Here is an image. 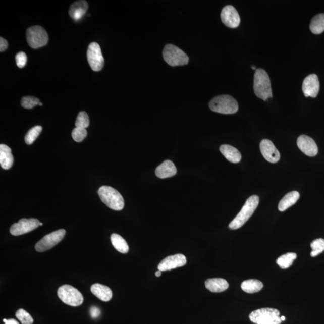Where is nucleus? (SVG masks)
I'll return each instance as SVG.
<instances>
[{
	"label": "nucleus",
	"instance_id": "obj_5",
	"mask_svg": "<svg viewBox=\"0 0 324 324\" xmlns=\"http://www.w3.org/2000/svg\"><path fill=\"white\" fill-rule=\"evenodd\" d=\"M249 318L256 324H281L282 320L279 311L273 308H262L253 311Z\"/></svg>",
	"mask_w": 324,
	"mask_h": 324
},
{
	"label": "nucleus",
	"instance_id": "obj_18",
	"mask_svg": "<svg viewBox=\"0 0 324 324\" xmlns=\"http://www.w3.org/2000/svg\"><path fill=\"white\" fill-rule=\"evenodd\" d=\"M88 5L86 1L81 0L73 3L70 7L69 14L76 21L80 20L88 10Z\"/></svg>",
	"mask_w": 324,
	"mask_h": 324
},
{
	"label": "nucleus",
	"instance_id": "obj_3",
	"mask_svg": "<svg viewBox=\"0 0 324 324\" xmlns=\"http://www.w3.org/2000/svg\"><path fill=\"white\" fill-rule=\"evenodd\" d=\"M209 107L214 112L223 114H233L238 110L236 99L230 95H221L209 101Z\"/></svg>",
	"mask_w": 324,
	"mask_h": 324
},
{
	"label": "nucleus",
	"instance_id": "obj_33",
	"mask_svg": "<svg viewBox=\"0 0 324 324\" xmlns=\"http://www.w3.org/2000/svg\"><path fill=\"white\" fill-rule=\"evenodd\" d=\"M87 132L86 129L75 128L73 130L72 136L74 140L77 142H81L86 138Z\"/></svg>",
	"mask_w": 324,
	"mask_h": 324
},
{
	"label": "nucleus",
	"instance_id": "obj_31",
	"mask_svg": "<svg viewBox=\"0 0 324 324\" xmlns=\"http://www.w3.org/2000/svg\"><path fill=\"white\" fill-rule=\"evenodd\" d=\"M16 317L22 324H33L34 320L30 314L24 309H19L16 313Z\"/></svg>",
	"mask_w": 324,
	"mask_h": 324
},
{
	"label": "nucleus",
	"instance_id": "obj_8",
	"mask_svg": "<svg viewBox=\"0 0 324 324\" xmlns=\"http://www.w3.org/2000/svg\"><path fill=\"white\" fill-rule=\"evenodd\" d=\"M27 40L33 49L45 46L48 42V35L42 27L33 26L27 30Z\"/></svg>",
	"mask_w": 324,
	"mask_h": 324
},
{
	"label": "nucleus",
	"instance_id": "obj_42",
	"mask_svg": "<svg viewBox=\"0 0 324 324\" xmlns=\"http://www.w3.org/2000/svg\"><path fill=\"white\" fill-rule=\"evenodd\" d=\"M42 225H43V224H42V223H40V226H42Z\"/></svg>",
	"mask_w": 324,
	"mask_h": 324
},
{
	"label": "nucleus",
	"instance_id": "obj_14",
	"mask_svg": "<svg viewBox=\"0 0 324 324\" xmlns=\"http://www.w3.org/2000/svg\"><path fill=\"white\" fill-rule=\"evenodd\" d=\"M260 150L263 157L270 163H277L280 160V152L275 147L273 143L268 139H263L260 142Z\"/></svg>",
	"mask_w": 324,
	"mask_h": 324
},
{
	"label": "nucleus",
	"instance_id": "obj_6",
	"mask_svg": "<svg viewBox=\"0 0 324 324\" xmlns=\"http://www.w3.org/2000/svg\"><path fill=\"white\" fill-rule=\"evenodd\" d=\"M163 57L168 65L173 67L186 65L189 61V57L183 50L171 44L165 46Z\"/></svg>",
	"mask_w": 324,
	"mask_h": 324
},
{
	"label": "nucleus",
	"instance_id": "obj_30",
	"mask_svg": "<svg viewBox=\"0 0 324 324\" xmlns=\"http://www.w3.org/2000/svg\"><path fill=\"white\" fill-rule=\"evenodd\" d=\"M76 128L86 129L90 126V120L88 114L84 111L79 113L75 123Z\"/></svg>",
	"mask_w": 324,
	"mask_h": 324
},
{
	"label": "nucleus",
	"instance_id": "obj_37",
	"mask_svg": "<svg viewBox=\"0 0 324 324\" xmlns=\"http://www.w3.org/2000/svg\"><path fill=\"white\" fill-rule=\"evenodd\" d=\"M3 322H4L5 324H20V323H19L17 320H15L14 319H3Z\"/></svg>",
	"mask_w": 324,
	"mask_h": 324
},
{
	"label": "nucleus",
	"instance_id": "obj_9",
	"mask_svg": "<svg viewBox=\"0 0 324 324\" xmlns=\"http://www.w3.org/2000/svg\"><path fill=\"white\" fill-rule=\"evenodd\" d=\"M65 234L66 231L63 229L47 234L36 244L35 249L39 252H46L51 249L63 239Z\"/></svg>",
	"mask_w": 324,
	"mask_h": 324
},
{
	"label": "nucleus",
	"instance_id": "obj_29",
	"mask_svg": "<svg viewBox=\"0 0 324 324\" xmlns=\"http://www.w3.org/2000/svg\"><path fill=\"white\" fill-rule=\"evenodd\" d=\"M310 247L312 249L310 253L311 256L315 257L319 255L324 251V240L322 238L314 240L311 243Z\"/></svg>",
	"mask_w": 324,
	"mask_h": 324
},
{
	"label": "nucleus",
	"instance_id": "obj_39",
	"mask_svg": "<svg viewBox=\"0 0 324 324\" xmlns=\"http://www.w3.org/2000/svg\"><path fill=\"white\" fill-rule=\"evenodd\" d=\"M281 319L282 320V321H284V320H285L286 319L285 317L284 316H281Z\"/></svg>",
	"mask_w": 324,
	"mask_h": 324
},
{
	"label": "nucleus",
	"instance_id": "obj_38",
	"mask_svg": "<svg viewBox=\"0 0 324 324\" xmlns=\"http://www.w3.org/2000/svg\"><path fill=\"white\" fill-rule=\"evenodd\" d=\"M155 276H157V277H160V276L161 275V272L160 271V270H158V271L155 272Z\"/></svg>",
	"mask_w": 324,
	"mask_h": 324
},
{
	"label": "nucleus",
	"instance_id": "obj_15",
	"mask_svg": "<svg viewBox=\"0 0 324 324\" xmlns=\"http://www.w3.org/2000/svg\"><path fill=\"white\" fill-rule=\"evenodd\" d=\"M319 81L315 74L307 76L303 82L302 90L305 97H316L319 91Z\"/></svg>",
	"mask_w": 324,
	"mask_h": 324
},
{
	"label": "nucleus",
	"instance_id": "obj_12",
	"mask_svg": "<svg viewBox=\"0 0 324 324\" xmlns=\"http://www.w3.org/2000/svg\"><path fill=\"white\" fill-rule=\"evenodd\" d=\"M222 22L228 27L237 28L240 24V17L236 8L233 6H227L221 12Z\"/></svg>",
	"mask_w": 324,
	"mask_h": 324
},
{
	"label": "nucleus",
	"instance_id": "obj_27",
	"mask_svg": "<svg viewBox=\"0 0 324 324\" xmlns=\"http://www.w3.org/2000/svg\"><path fill=\"white\" fill-rule=\"evenodd\" d=\"M297 254L295 253H287L279 257L276 260V263L282 269H287L292 265L294 260L297 258Z\"/></svg>",
	"mask_w": 324,
	"mask_h": 324
},
{
	"label": "nucleus",
	"instance_id": "obj_13",
	"mask_svg": "<svg viewBox=\"0 0 324 324\" xmlns=\"http://www.w3.org/2000/svg\"><path fill=\"white\" fill-rule=\"evenodd\" d=\"M186 256L183 254L170 256L165 258L158 265V269L161 272L168 271L173 269L181 267L186 264Z\"/></svg>",
	"mask_w": 324,
	"mask_h": 324
},
{
	"label": "nucleus",
	"instance_id": "obj_7",
	"mask_svg": "<svg viewBox=\"0 0 324 324\" xmlns=\"http://www.w3.org/2000/svg\"><path fill=\"white\" fill-rule=\"evenodd\" d=\"M57 294L63 303L73 307L80 306L84 301L83 295L77 289L65 285L59 288Z\"/></svg>",
	"mask_w": 324,
	"mask_h": 324
},
{
	"label": "nucleus",
	"instance_id": "obj_24",
	"mask_svg": "<svg viewBox=\"0 0 324 324\" xmlns=\"http://www.w3.org/2000/svg\"><path fill=\"white\" fill-rule=\"evenodd\" d=\"M263 287L262 282L256 279H250V280L244 281L241 285L243 291L249 294L256 293L261 290Z\"/></svg>",
	"mask_w": 324,
	"mask_h": 324
},
{
	"label": "nucleus",
	"instance_id": "obj_21",
	"mask_svg": "<svg viewBox=\"0 0 324 324\" xmlns=\"http://www.w3.org/2000/svg\"><path fill=\"white\" fill-rule=\"evenodd\" d=\"M205 287L212 292H222L227 290L229 287L228 282L222 278L209 279L205 283Z\"/></svg>",
	"mask_w": 324,
	"mask_h": 324
},
{
	"label": "nucleus",
	"instance_id": "obj_16",
	"mask_svg": "<svg viewBox=\"0 0 324 324\" xmlns=\"http://www.w3.org/2000/svg\"><path fill=\"white\" fill-rule=\"evenodd\" d=\"M297 145L300 150L307 156H315L318 152V148L316 142L309 136H300L297 139Z\"/></svg>",
	"mask_w": 324,
	"mask_h": 324
},
{
	"label": "nucleus",
	"instance_id": "obj_26",
	"mask_svg": "<svg viewBox=\"0 0 324 324\" xmlns=\"http://www.w3.org/2000/svg\"><path fill=\"white\" fill-rule=\"evenodd\" d=\"M310 29L314 34H321L324 31V14H320L313 17L311 21Z\"/></svg>",
	"mask_w": 324,
	"mask_h": 324
},
{
	"label": "nucleus",
	"instance_id": "obj_17",
	"mask_svg": "<svg viewBox=\"0 0 324 324\" xmlns=\"http://www.w3.org/2000/svg\"><path fill=\"white\" fill-rule=\"evenodd\" d=\"M177 173L176 166L172 161L165 160L155 169V173L160 179L172 177Z\"/></svg>",
	"mask_w": 324,
	"mask_h": 324
},
{
	"label": "nucleus",
	"instance_id": "obj_2",
	"mask_svg": "<svg viewBox=\"0 0 324 324\" xmlns=\"http://www.w3.org/2000/svg\"><path fill=\"white\" fill-rule=\"evenodd\" d=\"M259 202V196L252 195L247 199L245 204L234 220L229 225L231 230H237L243 227L255 211Z\"/></svg>",
	"mask_w": 324,
	"mask_h": 324
},
{
	"label": "nucleus",
	"instance_id": "obj_22",
	"mask_svg": "<svg viewBox=\"0 0 324 324\" xmlns=\"http://www.w3.org/2000/svg\"><path fill=\"white\" fill-rule=\"evenodd\" d=\"M221 153L227 159L232 163H239L241 159V154L237 148L230 145H222L220 147Z\"/></svg>",
	"mask_w": 324,
	"mask_h": 324
},
{
	"label": "nucleus",
	"instance_id": "obj_36",
	"mask_svg": "<svg viewBox=\"0 0 324 324\" xmlns=\"http://www.w3.org/2000/svg\"><path fill=\"white\" fill-rule=\"evenodd\" d=\"M8 43L6 40L3 38L0 37V51L3 52L8 48Z\"/></svg>",
	"mask_w": 324,
	"mask_h": 324
},
{
	"label": "nucleus",
	"instance_id": "obj_35",
	"mask_svg": "<svg viewBox=\"0 0 324 324\" xmlns=\"http://www.w3.org/2000/svg\"><path fill=\"white\" fill-rule=\"evenodd\" d=\"M90 312L92 318L93 319L97 318V317L100 316L101 313L100 309H98V308L96 306L91 307Z\"/></svg>",
	"mask_w": 324,
	"mask_h": 324
},
{
	"label": "nucleus",
	"instance_id": "obj_23",
	"mask_svg": "<svg viewBox=\"0 0 324 324\" xmlns=\"http://www.w3.org/2000/svg\"><path fill=\"white\" fill-rule=\"evenodd\" d=\"M300 198V193L293 191L288 193L279 202L278 208L280 211H284L291 206L294 205Z\"/></svg>",
	"mask_w": 324,
	"mask_h": 324
},
{
	"label": "nucleus",
	"instance_id": "obj_28",
	"mask_svg": "<svg viewBox=\"0 0 324 324\" xmlns=\"http://www.w3.org/2000/svg\"><path fill=\"white\" fill-rule=\"evenodd\" d=\"M42 131V127L37 126L31 128L27 133L25 137V141L28 145L33 144L36 139Z\"/></svg>",
	"mask_w": 324,
	"mask_h": 324
},
{
	"label": "nucleus",
	"instance_id": "obj_32",
	"mask_svg": "<svg viewBox=\"0 0 324 324\" xmlns=\"http://www.w3.org/2000/svg\"><path fill=\"white\" fill-rule=\"evenodd\" d=\"M39 103V98L33 96L24 97L21 100V105L25 109H32Z\"/></svg>",
	"mask_w": 324,
	"mask_h": 324
},
{
	"label": "nucleus",
	"instance_id": "obj_40",
	"mask_svg": "<svg viewBox=\"0 0 324 324\" xmlns=\"http://www.w3.org/2000/svg\"><path fill=\"white\" fill-rule=\"evenodd\" d=\"M252 69H253V70H256V68H255V66H252Z\"/></svg>",
	"mask_w": 324,
	"mask_h": 324
},
{
	"label": "nucleus",
	"instance_id": "obj_34",
	"mask_svg": "<svg viewBox=\"0 0 324 324\" xmlns=\"http://www.w3.org/2000/svg\"><path fill=\"white\" fill-rule=\"evenodd\" d=\"M16 63L18 68H23L26 65L27 62V57L26 53L24 52H20L17 54L15 57Z\"/></svg>",
	"mask_w": 324,
	"mask_h": 324
},
{
	"label": "nucleus",
	"instance_id": "obj_11",
	"mask_svg": "<svg viewBox=\"0 0 324 324\" xmlns=\"http://www.w3.org/2000/svg\"><path fill=\"white\" fill-rule=\"evenodd\" d=\"M40 222L36 219H22L18 223L12 225L11 234L14 236H21L36 230L40 226Z\"/></svg>",
	"mask_w": 324,
	"mask_h": 324
},
{
	"label": "nucleus",
	"instance_id": "obj_1",
	"mask_svg": "<svg viewBox=\"0 0 324 324\" xmlns=\"http://www.w3.org/2000/svg\"><path fill=\"white\" fill-rule=\"evenodd\" d=\"M253 89L256 96L263 100L265 101L273 97L271 82L265 70H256L254 75Z\"/></svg>",
	"mask_w": 324,
	"mask_h": 324
},
{
	"label": "nucleus",
	"instance_id": "obj_20",
	"mask_svg": "<svg viewBox=\"0 0 324 324\" xmlns=\"http://www.w3.org/2000/svg\"><path fill=\"white\" fill-rule=\"evenodd\" d=\"M14 164V157L12 150L8 146L0 145V164L4 170H9Z\"/></svg>",
	"mask_w": 324,
	"mask_h": 324
},
{
	"label": "nucleus",
	"instance_id": "obj_41",
	"mask_svg": "<svg viewBox=\"0 0 324 324\" xmlns=\"http://www.w3.org/2000/svg\"><path fill=\"white\" fill-rule=\"evenodd\" d=\"M39 105H40V106H43V104H42V103H40H40L39 104Z\"/></svg>",
	"mask_w": 324,
	"mask_h": 324
},
{
	"label": "nucleus",
	"instance_id": "obj_4",
	"mask_svg": "<svg viewBox=\"0 0 324 324\" xmlns=\"http://www.w3.org/2000/svg\"><path fill=\"white\" fill-rule=\"evenodd\" d=\"M98 193L101 201L114 210H122L125 206V201L122 195L113 187L101 186L98 189Z\"/></svg>",
	"mask_w": 324,
	"mask_h": 324
},
{
	"label": "nucleus",
	"instance_id": "obj_19",
	"mask_svg": "<svg viewBox=\"0 0 324 324\" xmlns=\"http://www.w3.org/2000/svg\"><path fill=\"white\" fill-rule=\"evenodd\" d=\"M91 291L98 299L107 302L113 297V292L109 287L100 284H95L91 286Z\"/></svg>",
	"mask_w": 324,
	"mask_h": 324
},
{
	"label": "nucleus",
	"instance_id": "obj_25",
	"mask_svg": "<svg viewBox=\"0 0 324 324\" xmlns=\"http://www.w3.org/2000/svg\"><path fill=\"white\" fill-rule=\"evenodd\" d=\"M111 241L114 248L119 252L124 254L129 252V247L128 243L120 235L117 234L111 235Z\"/></svg>",
	"mask_w": 324,
	"mask_h": 324
},
{
	"label": "nucleus",
	"instance_id": "obj_10",
	"mask_svg": "<svg viewBox=\"0 0 324 324\" xmlns=\"http://www.w3.org/2000/svg\"><path fill=\"white\" fill-rule=\"evenodd\" d=\"M87 59L89 65L93 71H100L103 69L104 60L99 44L93 42L88 46Z\"/></svg>",
	"mask_w": 324,
	"mask_h": 324
}]
</instances>
